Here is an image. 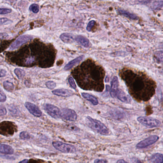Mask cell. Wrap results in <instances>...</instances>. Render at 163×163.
I'll return each mask as SVG.
<instances>
[{"label":"cell","mask_w":163,"mask_h":163,"mask_svg":"<svg viewBox=\"0 0 163 163\" xmlns=\"http://www.w3.org/2000/svg\"><path fill=\"white\" fill-rule=\"evenodd\" d=\"M82 96L84 98L90 101L94 106H96L98 104V101L94 96L86 93H82Z\"/></svg>","instance_id":"cell-19"},{"label":"cell","mask_w":163,"mask_h":163,"mask_svg":"<svg viewBox=\"0 0 163 163\" xmlns=\"http://www.w3.org/2000/svg\"><path fill=\"white\" fill-rule=\"evenodd\" d=\"M95 23H96V21H91L89 22L87 26V31L88 32L91 31L92 28H93V26L95 25Z\"/></svg>","instance_id":"cell-31"},{"label":"cell","mask_w":163,"mask_h":163,"mask_svg":"<svg viewBox=\"0 0 163 163\" xmlns=\"http://www.w3.org/2000/svg\"><path fill=\"white\" fill-rule=\"evenodd\" d=\"M150 160L153 163H163V155L160 153H155L150 156Z\"/></svg>","instance_id":"cell-17"},{"label":"cell","mask_w":163,"mask_h":163,"mask_svg":"<svg viewBox=\"0 0 163 163\" xmlns=\"http://www.w3.org/2000/svg\"><path fill=\"white\" fill-rule=\"evenodd\" d=\"M7 36H8V34L6 33H0V39L6 38Z\"/></svg>","instance_id":"cell-37"},{"label":"cell","mask_w":163,"mask_h":163,"mask_svg":"<svg viewBox=\"0 0 163 163\" xmlns=\"http://www.w3.org/2000/svg\"><path fill=\"white\" fill-rule=\"evenodd\" d=\"M44 110L51 116L56 119L60 118V110L57 107L54 105L47 104L44 105Z\"/></svg>","instance_id":"cell-8"},{"label":"cell","mask_w":163,"mask_h":163,"mask_svg":"<svg viewBox=\"0 0 163 163\" xmlns=\"http://www.w3.org/2000/svg\"><path fill=\"white\" fill-rule=\"evenodd\" d=\"M11 12V9L8 8H0V14H8Z\"/></svg>","instance_id":"cell-29"},{"label":"cell","mask_w":163,"mask_h":163,"mask_svg":"<svg viewBox=\"0 0 163 163\" xmlns=\"http://www.w3.org/2000/svg\"><path fill=\"white\" fill-rule=\"evenodd\" d=\"M158 139H159V137L156 135L150 136L145 140H142L141 142L138 143L136 146V147L138 149L146 148L155 143Z\"/></svg>","instance_id":"cell-6"},{"label":"cell","mask_w":163,"mask_h":163,"mask_svg":"<svg viewBox=\"0 0 163 163\" xmlns=\"http://www.w3.org/2000/svg\"><path fill=\"white\" fill-rule=\"evenodd\" d=\"M3 85L4 88L8 92H12L14 89V85L10 82L5 81L3 82Z\"/></svg>","instance_id":"cell-21"},{"label":"cell","mask_w":163,"mask_h":163,"mask_svg":"<svg viewBox=\"0 0 163 163\" xmlns=\"http://www.w3.org/2000/svg\"><path fill=\"white\" fill-rule=\"evenodd\" d=\"M7 114V110L5 107L0 105V116H5Z\"/></svg>","instance_id":"cell-33"},{"label":"cell","mask_w":163,"mask_h":163,"mask_svg":"<svg viewBox=\"0 0 163 163\" xmlns=\"http://www.w3.org/2000/svg\"><path fill=\"white\" fill-rule=\"evenodd\" d=\"M136 163H142L141 161H140V160H137L136 161Z\"/></svg>","instance_id":"cell-41"},{"label":"cell","mask_w":163,"mask_h":163,"mask_svg":"<svg viewBox=\"0 0 163 163\" xmlns=\"http://www.w3.org/2000/svg\"><path fill=\"white\" fill-rule=\"evenodd\" d=\"M60 118L67 121H75L77 119V115L74 110L64 108L60 110Z\"/></svg>","instance_id":"cell-5"},{"label":"cell","mask_w":163,"mask_h":163,"mask_svg":"<svg viewBox=\"0 0 163 163\" xmlns=\"http://www.w3.org/2000/svg\"><path fill=\"white\" fill-rule=\"evenodd\" d=\"M11 22H12L11 21L8 19V18H0V25L8 24V23H11Z\"/></svg>","instance_id":"cell-28"},{"label":"cell","mask_w":163,"mask_h":163,"mask_svg":"<svg viewBox=\"0 0 163 163\" xmlns=\"http://www.w3.org/2000/svg\"></svg>","instance_id":"cell-43"},{"label":"cell","mask_w":163,"mask_h":163,"mask_svg":"<svg viewBox=\"0 0 163 163\" xmlns=\"http://www.w3.org/2000/svg\"><path fill=\"white\" fill-rule=\"evenodd\" d=\"M109 80V77H108V76H107V77H106V78H105V82H106V83H107V82H108Z\"/></svg>","instance_id":"cell-40"},{"label":"cell","mask_w":163,"mask_h":163,"mask_svg":"<svg viewBox=\"0 0 163 163\" xmlns=\"http://www.w3.org/2000/svg\"><path fill=\"white\" fill-rule=\"evenodd\" d=\"M46 86L48 88L50 89H53L56 86V83L52 81H50L46 83Z\"/></svg>","instance_id":"cell-26"},{"label":"cell","mask_w":163,"mask_h":163,"mask_svg":"<svg viewBox=\"0 0 163 163\" xmlns=\"http://www.w3.org/2000/svg\"><path fill=\"white\" fill-rule=\"evenodd\" d=\"M28 159H24L22 161H21L19 163H28Z\"/></svg>","instance_id":"cell-39"},{"label":"cell","mask_w":163,"mask_h":163,"mask_svg":"<svg viewBox=\"0 0 163 163\" xmlns=\"http://www.w3.org/2000/svg\"><path fill=\"white\" fill-rule=\"evenodd\" d=\"M68 82L72 88L74 89H76L77 88V86H76V84H75L74 79L72 78V77H70L69 78Z\"/></svg>","instance_id":"cell-32"},{"label":"cell","mask_w":163,"mask_h":163,"mask_svg":"<svg viewBox=\"0 0 163 163\" xmlns=\"http://www.w3.org/2000/svg\"><path fill=\"white\" fill-rule=\"evenodd\" d=\"M86 123L90 128L95 130L100 135L108 136L109 134L107 127L101 121L93 119L88 116L86 117Z\"/></svg>","instance_id":"cell-2"},{"label":"cell","mask_w":163,"mask_h":163,"mask_svg":"<svg viewBox=\"0 0 163 163\" xmlns=\"http://www.w3.org/2000/svg\"><path fill=\"white\" fill-rule=\"evenodd\" d=\"M9 1H10L11 2H14L16 1V0H9Z\"/></svg>","instance_id":"cell-42"},{"label":"cell","mask_w":163,"mask_h":163,"mask_svg":"<svg viewBox=\"0 0 163 163\" xmlns=\"http://www.w3.org/2000/svg\"><path fill=\"white\" fill-rule=\"evenodd\" d=\"M116 97L121 102L124 103L128 104L131 102V99L130 97L127 96L123 90L120 89H118L116 91Z\"/></svg>","instance_id":"cell-10"},{"label":"cell","mask_w":163,"mask_h":163,"mask_svg":"<svg viewBox=\"0 0 163 163\" xmlns=\"http://www.w3.org/2000/svg\"><path fill=\"white\" fill-rule=\"evenodd\" d=\"M52 146L58 151L62 153H74L77 151L76 147L70 145L59 141L52 142Z\"/></svg>","instance_id":"cell-3"},{"label":"cell","mask_w":163,"mask_h":163,"mask_svg":"<svg viewBox=\"0 0 163 163\" xmlns=\"http://www.w3.org/2000/svg\"><path fill=\"white\" fill-rule=\"evenodd\" d=\"M6 100V96L4 92L0 89V102H5Z\"/></svg>","instance_id":"cell-30"},{"label":"cell","mask_w":163,"mask_h":163,"mask_svg":"<svg viewBox=\"0 0 163 163\" xmlns=\"http://www.w3.org/2000/svg\"><path fill=\"white\" fill-rule=\"evenodd\" d=\"M32 37L29 35H23L20 36L11 45L10 49L11 50L16 49L20 47L21 45L32 39Z\"/></svg>","instance_id":"cell-7"},{"label":"cell","mask_w":163,"mask_h":163,"mask_svg":"<svg viewBox=\"0 0 163 163\" xmlns=\"http://www.w3.org/2000/svg\"><path fill=\"white\" fill-rule=\"evenodd\" d=\"M139 2L141 3H144V4H147V3H150L152 0H137Z\"/></svg>","instance_id":"cell-36"},{"label":"cell","mask_w":163,"mask_h":163,"mask_svg":"<svg viewBox=\"0 0 163 163\" xmlns=\"http://www.w3.org/2000/svg\"><path fill=\"white\" fill-rule=\"evenodd\" d=\"M137 121L143 126L149 128L157 127L161 124L159 120L150 117L140 116L137 118Z\"/></svg>","instance_id":"cell-4"},{"label":"cell","mask_w":163,"mask_h":163,"mask_svg":"<svg viewBox=\"0 0 163 163\" xmlns=\"http://www.w3.org/2000/svg\"><path fill=\"white\" fill-rule=\"evenodd\" d=\"M75 40L79 44L81 45L82 46L85 47L86 48L89 47L91 46V43L89 40L87 38L85 37L84 36L82 35H78L75 38Z\"/></svg>","instance_id":"cell-12"},{"label":"cell","mask_w":163,"mask_h":163,"mask_svg":"<svg viewBox=\"0 0 163 163\" xmlns=\"http://www.w3.org/2000/svg\"><path fill=\"white\" fill-rule=\"evenodd\" d=\"M25 106L27 110H28L29 112L34 116H41L42 113L38 107L36 105L30 102H26L25 103Z\"/></svg>","instance_id":"cell-9"},{"label":"cell","mask_w":163,"mask_h":163,"mask_svg":"<svg viewBox=\"0 0 163 163\" xmlns=\"http://www.w3.org/2000/svg\"><path fill=\"white\" fill-rule=\"evenodd\" d=\"M163 7V0H155L152 3L151 9L154 11L159 10Z\"/></svg>","instance_id":"cell-20"},{"label":"cell","mask_w":163,"mask_h":163,"mask_svg":"<svg viewBox=\"0 0 163 163\" xmlns=\"http://www.w3.org/2000/svg\"><path fill=\"white\" fill-rule=\"evenodd\" d=\"M29 10L34 13H37L39 11V7L37 4L33 3L30 6Z\"/></svg>","instance_id":"cell-23"},{"label":"cell","mask_w":163,"mask_h":163,"mask_svg":"<svg viewBox=\"0 0 163 163\" xmlns=\"http://www.w3.org/2000/svg\"><path fill=\"white\" fill-rule=\"evenodd\" d=\"M116 163H127L123 159H120V160H118L116 162Z\"/></svg>","instance_id":"cell-38"},{"label":"cell","mask_w":163,"mask_h":163,"mask_svg":"<svg viewBox=\"0 0 163 163\" xmlns=\"http://www.w3.org/2000/svg\"><path fill=\"white\" fill-rule=\"evenodd\" d=\"M119 82L116 77H114L111 82V88L110 90L111 96L113 97H116V93L118 87Z\"/></svg>","instance_id":"cell-15"},{"label":"cell","mask_w":163,"mask_h":163,"mask_svg":"<svg viewBox=\"0 0 163 163\" xmlns=\"http://www.w3.org/2000/svg\"><path fill=\"white\" fill-rule=\"evenodd\" d=\"M94 163H107V161L104 159H96L94 161Z\"/></svg>","instance_id":"cell-35"},{"label":"cell","mask_w":163,"mask_h":163,"mask_svg":"<svg viewBox=\"0 0 163 163\" xmlns=\"http://www.w3.org/2000/svg\"><path fill=\"white\" fill-rule=\"evenodd\" d=\"M84 57H85V56L82 55V56H80V57L76 58V59L73 60L70 62L65 66V67H64V69L66 71L69 70L71 69L73 67H75L76 65H77L78 63H79L84 59Z\"/></svg>","instance_id":"cell-13"},{"label":"cell","mask_w":163,"mask_h":163,"mask_svg":"<svg viewBox=\"0 0 163 163\" xmlns=\"http://www.w3.org/2000/svg\"><path fill=\"white\" fill-rule=\"evenodd\" d=\"M155 57L156 60L160 62H163V51H160L156 53Z\"/></svg>","instance_id":"cell-24"},{"label":"cell","mask_w":163,"mask_h":163,"mask_svg":"<svg viewBox=\"0 0 163 163\" xmlns=\"http://www.w3.org/2000/svg\"><path fill=\"white\" fill-rule=\"evenodd\" d=\"M13 152L14 150L11 146L5 144H0V153L6 155H12Z\"/></svg>","instance_id":"cell-16"},{"label":"cell","mask_w":163,"mask_h":163,"mask_svg":"<svg viewBox=\"0 0 163 163\" xmlns=\"http://www.w3.org/2000/svg\"><path fill=\"white\" fill-rule=\"evenodd\" d=\"M7 74V72L3 69H0V77H4Z\"/></svg>","instance_id":"cell-34"},{"label":"cell","mask_w":163,"mask_h":163,"mask_svg":"<svg viewBox=\"0 0 163 163\" xmlns=\"http://www.w3.org/2000/svg\"><path fill=\"white\" fill-rule=\"evenodd\" d=\"M14 74L19 79H21L25 76V72L20 68H16L14 71Z\"/></svg>","instance_id":"cell-22"},{"label":"cell","mask_w":163,"mask_h":163,"mask_svg":"<svg viewBox=\"0 0 163 163\" xmlns=\"http://www.w3.org/2000/svg\"><path fill=\"white\" fill-rule=\"evenodd\" d=\"M52 93L53 95L62 97H69L74 94L71 90L66 89H58L52 91Z\"/></svg>","instance_id":"cell-11"},{"label":"cell","mask_w":163,"mask_h":163,"mask_svg":"<svg viewBox=\"0 0 163 163\" xmlns=\"http://www.w3.org/2000/svg\"><path fill=\"white\" fill-rule=\"evenodd\" d=\"M20 137L22 140H28L30 138L29 134L26 132H22L20 134Z\"/></svg>","instance_id":"cell-25"},{"label":"cell","mask_w":163,"mask_h":163,"mask_svg":"<svg viewBox=\"0 0 163 163\" xmlns=\"http://www.w3.org/2000/svg\"><path fill=\"white\" fill-rule=\"evenodd\" d=\"M118 12H119V14L123 15L126 18H129L130 19L133 20H137L138 19V16H136V14L131 13V12L123 10H118Z\"/></svg>","instance_id":"cell-18"},{"label":"cell","mask_w":163,"mask_h":163,"mask_svg":"<svg viewBox=\"0 0 163 163\" xmlns=\"http://www.w3.org/2000/svg\"><path fill=\"white\" fill-rule=\"evenodd\" d=\"M9 110L12 115H16L18 114V110H17V108L15 107L14 106H11L9 108Z\"/></svg>","instance_id":"cell-27"},{"label":"cell","mask_w":163,"mask_h":163,"mask_svg":"<svg viewBox=\"0 0 163 163\" xmlns=\"http://www.w3.org/2000/svg\"><path fill=\"white\" fill-rule=\"evenodd\" d=\"M61 40L66 43H72L75 40V36L69 33H63L60 36Z\"/></svg>","instance_id":"cell-14"},{"label":"cell","mask_w":163,"mask_h":163,"mask_svg":"<svg viewBox=\"0 0 163 163\" xmlns=\"http://www.w3.org/2000/svg\"><path fill=\"white\" fill-rule=\"evenodd\" d=\"M125 79L131 94L137 99L147 101L155 94V84L145 75L129 71Z\"/></svg>","instance_id":"cell-1"}]
</instances>
